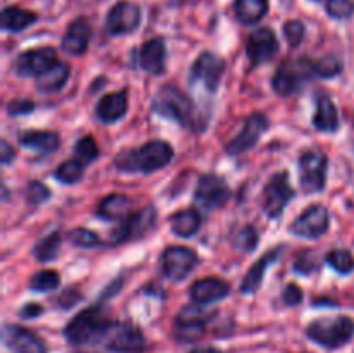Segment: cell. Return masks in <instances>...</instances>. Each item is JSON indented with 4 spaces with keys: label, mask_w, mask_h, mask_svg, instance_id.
<instances>
[{
    "label": "cell",
    "mask_w": 354,
    "mask_h": 353,
    "mask_svg": "<svg viewBox=\"0 0 354 353\" xmlns=\"http://www.w3.org/2000/svg\"><path fill=\"white\" fill-rule=\"evenodd\" d=\"M173 158V149L165 141H152L142 145L137 151L121 152L116 159V166L124 172L152 173L165 168Z\"/></svg>",
    "instance_id": "6da1fadb"
},
{
    "label": "cell",
    "mask_w": 354,
    "mask_h": 353,
    "mask_svg": "<svg viewBox=\"0 0 354 353\" xmlns=\"http://www.w3.org/2000/svg\"><path fill=\"white\" fill-rule=\"evenodd\" d=\"M113 322L106 317L102 308L92 307L80 311L64 329V336L71 345H90L106 338Z\"/></svg>",
    "instance_id": "7a4b0ae2"
},
{
    "label": "cell",
    "mask_w": 354,
    "mask_h": 353,
    "mask_svg": "<svg viewBox=\"0 0 354 353\" xmlns=\"http://www.w3.org/2000/svg\"><path fill=\"white\" fill-rule=\"evenodd\" d=\"M152 111L169 120H175L183 127L194 128L196 125V106L187 93L175 87H165L159 90L152 102Z\"/></svg>",
    "instance_id": "3957f363"
},
{
    "label": "cell",
    "mask_w": 354,
    "mask_h": 353,
    "mask_svg": "<svg viewBox=\"0 0 354 353\" xmlns=\"http://www.w3.org/2000/svg\"><path fill=\"white\" fill-rule=\"evenodd\" d=\"M306 334L308 338L325 348H341L346 343L351 341L354 336V320L346 315L334 318H320L308 325Z\"/></svg>",
    "instance_id": "277c9868"
},
{
    "label": "cell",
    "mask_w": 354,
    "mask_h": 353,
    "mask_svg": "<svg viewBox=\"0 0 354 353\" xmlns=\"http://www.w3.org/2000/svg\"><path fill=\"white\" fill-rule=\"evenodd\" d=\"M313 75H317L313 61L297 59V61L283 62L273 76V90L283 97L294 96L310 82Z\"/></svg>",
    "instance_id": "5b68a950"
},
{
    "label": "cell",
    "mask_w": 354,
    "mask_h": 353,
    "mask_svg": "<svg viewBox=\"0 0 354 353\" xmlns=\"http://www.w3.org/2000/svg\"><path fill=\"white\" fill-rule=\"evenodd\" d=\"M327 156L322 151H308L299 158V180L306 194L320 192L327 182Z\"/></svg>",
    "instance_id": "8992f818"
},
{
    "label": "cell",
    "mask_w": 354,
    "mask_h": 353,
    "mask_svg": "<svg viewBox=\"0 0 354 353\" xmlns=\"http://www.w3.org/2000/svg\"><path fill=\"white\" fill-rule=\"evenodd\" d=\"M197 265V255L185 246H169L161 255L162 275L169 280H183Z\"/></svg>",
    "instance_id": "52a82bcc"
},
{
    "label": "cell",
    "mask_w": 354,
    "mask_h": 353,
    "mask_svg": "<svg viewBox=\"0 0 354 353\" xmlns=\"http://www.w3.org/2000/svg\"><path fill=\"white\" fill-rule=\"evenodd\" d=\"M142 21V10L137 3L133 2H118L109 10L106 19V30L107 33L113 37H120V35L133 33Z\"/></svg>",
    "instance_id": "ba28073f"
},
{
    "label": "cell",
    "mask_w": 354,
    "mask_h": 353,
    "mask_svg": "<svg viewBox=\"0 0 354 353\" xmlns=\"http://www.w3.org/2000/svg\"><path fill=\"white\" fill-rule=\"evenodd\" d=\"M294 197V190L289 183V176L286 172L277 173L270 179L265 187V201L263 210L270 218H279L286 210L287 203Z\"/></svg>",
    "instance_id": "9c48e42d"
},
{
    "label": "cell",
    "mask_w": 354,
    "mask_h": 353,
    "mask_svg": "<svg viewBox=\"0 0 354 353\" xmlns=\"http://www.w3.org/2000/svg\"><path fill=\"white\" fill-rule=\"evenodd\" d=\"M57 52L52 47L33 48V51H24L17 55L14 62V69L19 76H40L45 71L57 64Z\"/></svg>",
    "instance_id": "30bf717a"
},
{
    "label": "cell",
    "mask_w": 354,
    "mask_h": 353,
    "mask_svg": "<svg viewBox=\"0 0 354 353\" xmlns=\"http://www.w3.org/2000/svg\"><path fill=\"white\" fill-rule=\"evenodd\" d=\"M225 71V61L214 52H203L190 69L192 83H203L209 92H216L221 75Z\"/></svg>",
    "instance_id": "8fae6325"
},
{
    "label": "cell",
    "mask_w": 354,
    "mask_h": 353,
    "mask_svg": "<svg viewBox=\"0 0 354 353\" xmlns=\"http://www.w3.org/2000/svg\"><path fill=\"white\" fill-rule=\"evenodd\" d=\"M328 211L322 204H313L290 225V232L304 239H317L328 230Z\"/></svg>",
    "instance_id": "7c38bea8"
},
{
    "label": "cell",
    "mask_w": 354,
    "mask_h": 353,
    "mask_svg": "<svg viewBox=\"0 0 354 353\" xmlns=\"http://www.w3.org/2000/svg\"><path fill=\"white\" fill-rule=\"evenodd\" d=\"M279 40L272 28H258L249 35L248 40V57L251 66H259L270 62L279 52Z\"/></svg>",
    "instance_id": "4fadbf2b"
},
{
    "label": "cell",
    "mask_w": 354,
    "mask_h": 353,
    "mask_svg": "<svg viewBox=\"0 0 354 353\" xmlns=\"http://www.w3.org/2000/svg\"><path fill=\"white\" fill-rule=\"evenodd\" d=\"M228 197H230V189L221 176H201L196 190V203L201 204L204 210H216V208L223 206Z\"/></svg>",
    "instance_id": "5bb4252c"
},
{
    "label": "cell",
    "mask_w": 354,
    "mask_h": 353,
    "mask_svg": "<svg viewBox=\"0 0 354 353\" xmlns=\"http://www.w3.org/2000/svg\"><path fill=\"white\" fill-rule=\"evenodd\" d=\"M211 317V314H207L206 310H203L201 307H185L180 315L176 317L175 322V334L180 341H197L199 338H203L204 334V324H206L207 318Z\"/></svg>",
    "instance_id": "9a60e30c"
},
{
    "label": "cell",
    "mask_w": 354,
    "mask_h": 353,
    "mask_svg": "<svg viewBox=\"0 0 354 353\" xmlns=\"http://www.w3.org/2000/svg\"><path fill=\"white\" fill-rule=\"evenodd\" d=\"M107 348L118 353H140L145 348V338L135 325L113 324L107 332Z\"/></svg>",
    "instance_id": "2e32d148"
},
{
    "label": "cell",
    "mask_w": 354,
    "mask_h": 353,
    "mask_svg": "<svg viewBox=\"0 0 354 353\" xmlns=\"http://www.w3.org/2000/svg\"><path fill=\"white\" fill-rule=\"evenodd\" d=\"M266 128H268V118L265 114H251L248 118V121H245L241 134L227 144V152L228 154H242V152H248L249 149H252L258 144L259 137L265 134Z\"/></svg>",
    "instance_id": "e0dca14e"
},
{
    "label": "cell",
    "mask_w": 354,
    "mask_h": 353,
    "mask_svg": "<svg viewBox=\"0 0 354 353\" xmlns=\"http://www.w3.org/2000/svg\"><path fill=\"white\" fill-rule=\"evenodd\" d=\"M156 224V208L145 206L138 213L130 215L127 220L121 221L120 227L114 228L113 232V242H124L137 239L144 235L145 232L151 230Z\"/></svg>",
    "instance_id": "ac0fdd59"
},
{
    "label": "cell",
    "mask_w": 354,
    "mask_h": 353,
    "mask_svg": "<svg viewBox=\"0 0 354 353\" xmlns=\"http://www.w3.org/2000/svg\"><path fill=\"white\" fill-rule=\"evenodd\" d=\"M3 345L12 353H47L41 339L35 332L19 325H9L3 327L2 332Z\"/></svg>",
    "instance_id": "d6986e66"
},
{
    "label": "cell",
    "mask_w": 354,
    "mask_h": 353,
    "mask_svg": "<svg viewBox=\"0 0 354 353\" xmlns=\"http://www.w3.org/2000/svg\"><path fill=\"white\" fill-rule=\"evenodd\" d=\"M230 293V286L225 280L216 279V277H207V279H199L190 286V300L197 305L214 303L218 300H223Z\"/></svg>",
    "instance_id": "ffe728a7"
},
{
    "label": "cell",
    "mask_w": 354,
    "mask_h": 353,
    "mask_svg": "<svg viewBox=\"0 0 354 353\" xmlns=\"http://www.w3.org/2000/svg\"><path fill=\"white\" fill-rule=\"evenodd\" d=\"M92 38V26L85 17H78L68 26L62 38V51L71 55H82L88 48Z\"/></svg>",
    "instance_id": "44dd1931"
},
{
    "label": "cell",
    "mask_w": 354,
    "mask_h": 353,
    "mask_svg": "<svg viewBox=\"0 0 354 353\" xmlns=\"http://www.w3.org/2000/svg\"><path fill=\"white\" fill-rule=\"evenodd\" d=\"M166 45L162 38H152L147 44L142 45L138 52V62L140 68L149 75H161L165 71Z\"/></svg>",
    "instance_id": "7402d4cb"
},
{
    "label": "cell",
    "mask_w": 354,
    "mask_h": 353,
    "mask_svg": "<svg viewBox=\"0 0 354 353\" xmlns=\"http://www.w3.org/2000/svg\"><path fill=\"white\" fill-rule=\"evenodd\" d=\"M280 255H282V248H277V249H272V251L265 253V255H263L261 258H259L258 262L248 270V273H245L241 286L242 293L244 294L256 293V291L259 289V286H261L263 279H265V273L266 270H268V266L273 265V263L279 260Z\"/></svg>",
    "instance_id": "603a6c76"
},
{
    "label": "cell",
    "mask_w": 354,
    "mask_h": 353,
    "mask_svg": "<svg viewBox=\"0 0 354 353\" xmlns=\"http://www.w3.org/2000/svg\"><path fill=\"white\" fill-rule=\"evenodd\" d=\"M128 93L124 90L104 96L97 104V116L104 123H114L127 114Z\"/></svg>",
    "instance_id": "cb8c5ba5"
},
{
    "label": "cell",
    "mask_w": 354,
    "mask_h": 353,
    "mask_svg": "<svg viewBox=\"0 0 354 353\" xmlns=\"http://www.w3.org/2000/svg\"><path fill=\"white\" fill-rule=\"evenodd\" d=\"M97 215L104 220H127L131 215V201L123 194H111L97 206Z\"/></svg>",
    "instance_id": "d4e9b609"
},
{
    "label": "cell",
    "mask_w": 354,
    "mask_h": 353,
    "mask_svg": "<svg viewBox=\"0 0 354 353\" xmlns=\"http://www.w3.org/2000/svg\"><path fill=\"white\" fill-rule=\"evenodd\" d=\"M313 125L317 130L320 132H335L339 128V116L337 107H335L334 100L322 93L317 99V111L313 116Z\"/></svg>",
    "instance_id": "484cf974"
},
{
    "label": "cell",
    "mask_w": 354,
    "mask_h": 353,
    "mask_svg": "<svg viewBox=\"0 0 354 353\" xmlns=\"http://www.w3.org/2000/svg\"><path fill=\"white\" fill-rule=\"evenodd\" d=\"M19 142L24 147H30L38 152H54L59 147L61 141L54 132H38L30 130L19 135Z\"/></svg>",
    "instance_id": "4316f807"
},
{
    "label": "cell",
    "mask_w": 354,
    "mask_h": 353,
    "mask_svg": "<svg viewBox=\"0 0 354 353\" xmlns=\"http://www.w3.org/2000/svg\"><path fill=\"white\" fill-rule=\"evenodd\" d=\"M201 215L196 210H182L178 213L171 215L169 218V225H171V230L175 235L180 237H192L197 230L201 228Z\"/></svg>",
    "instance_id": "83f0119b"
},
{
    "label": "cell",
    "mask_w": 354,
    "mask_h": 353,
    "mask_svg": "<svg viewBox=\"0 0 354 353\" xmlns=\"http://www.w3.org/2000/svg\"><path fill=\"white\" fill-rule=\"evenodd\" d=\"M235 17L244 24H254L268 12V0H235Z\"/></svg>",
    "instance_id": "f1b7e54d"
},
{
    "label": "cell",
    "mask_w": 354,
    "mask_h": 353,
    "mask_svg": "<svg viewBox=\"0 0 354 353\" xmlns=\"http://www.w3.org/2000/svg\"><path fill=\"white\" fill-rule=\"evenodd\" d=\"M69 78V68L64 62H57L48 71L37 78V89L44 93H52L61 90Z\"/></svg>",
    "instance_id": "f546056e"
},
{
    "label": "cell",
    "mask_w": 354,
    "mask_h": 353,
    "mask_svg": "<svg viewBox=\"0 0 354 353\" xmlns=\"http://www.w3.org/2000/svg\"><path fill=\"white\" fill-rule=\"evenodd\" d=\"M38 16L19 7H6L2 12V28L6 31H23L35 23Z\"/></svg>",
    "instance_id": "4dcf8cb0"
},
{
    "label": "cell",
    "mask_w": 354,
    "mask_h": 353,
    "mask_svg": "<svg viewBox=\"0 0 354 353\" xmlns=\"http://www.w3.org/2000/svg\"><path fill=\"white\" fill-rule=\"evenodd\" d=\"M59 251H61V234L52 232L35 246L33 255L38 262H52L59 255Z\"/></svg>",
    "instance_id": "1f68e13d"
},
{
    "label": "cell",
    "mask_w": 354,
    "mask_h": 353,
    "mask_svg": "<svg viewBox=\"0 0 354 353\" xmlns=\"http://www.w3.org/2000/svg\"><path fill=\"white\" fill-rule=\"evenodd\" d=\"M85 163L82 159H68L55 170V179L62 183H76L82 180L83 172H85Z\"/></svg>",
    "instance_id": "d6a6232c"
},
{
    "label": "cell",
    "mask_w": 354,
    "mask_h": 353,
    "mask_svg": "<svg viewBox=\"0 0 354 353\" xmlns=\"http://www.w3.org/2000/svg\"><path fill=\"white\" fill-rule=\"evenodd\" d=\"M61 284V275L54 270H41L37 272L30 279V289L37 291V293H47V291H54Z\"/></svg>",
    "instance_id": "836d02e7"
},
{
    "label": "cell",
    "mask_w": 354,
    "mask_h": 353,
    "mask_svg": "<svg viewBox=\"0 0 354 353\" xmlns=\"http://www.w3.org/2000/svg\"><path fill=\"white\" fill-rule=\"evenodd\" d=\"M327 263L339 273H349L354 270V258L348 249H334L327 255Z\"/></svg>",
    "instance_id": "e575fe53"
},
{
    "label": "cell",
    "mask_w": 354,
    "mask_h": 353,
    "mask_svg": "<svg viewBox=\"0 0 354 353\" xmlns=\"http://www.w3.org/2000/svg\"><path fill=\"white\" fill-rule=\"evenodd\" d=\"M68 241L71 242L76 248H95L97 244H100L99 235L93 234L92 230H86V228H75L68 234Z\"/></svg>",
    "instance_id": "d590c367"
},
{
    "label": "cell",
    "mask_w": 354,
    "mask_h": 353,
    "mask_svg": "<svg viewBox=\"0 0 354 353\" xmlns=\"http://www.w3.org/2000/svg\"><path fill=\"white\" fill-rule=\"evenodd\" d=\"M313 64L315 73L318 76H324V78H332V76L339 75L342 69L341 61L335 55H328V57L320 59V61H313Z\"/></svg>",
    "instance_id": "8d00e7d4"
},
{
    "label": "cell",
    "mask_w": 354,
    "mask_h": 353,
    "mask_svg": "<svg viewBox=\"0 0 354 353\" xmlns=\"http://www.w3.org/2000/svg\"><path fill=\"white\" fill-rule=\"evenodd\" d=\"M97 156H99V149H97V144L93 142L92 137H85L82 141H78V144L75 147V158L82 159L85 165H88Z\"/></svg>",
    "instance_id": "74e56055"
},
{
    "label": "cell",
    "mask_w": 354,
    "mask_h": 353,
    "mask_svg": "<svg viewBox=\"0 0 354 353\" xmlns=\"http://www.w3.org/2000/svg\"><path fill=\"white\" fill-rule=\"evenodd\" d=\"M235 248L241 249V251H252L258 244V232L252 225H248V227L242 228L237 235H235L234 241Z\"/></svg>",
    "instance_id": "f35d334b"
},
{
    "label": "cell",
    "mask_w": 354,
    "mask_h": 353,
    "mask_svg": "<svg viewBox=\"0 0 354 353\" xmlns=\"http://www.w3.org/2000/svg\"><path fill=\"white\" fill-rule=\"evenodd\" d=\"M327 12L334 19H348L354 14V2L353 0H328Z\"/></svg>",
    "instance_id": "ab89813d"
},
{
    "label": "cell",
    "mask_w": 354,
    "mask_h": 353,
    "mask_svg": "<svg viewBox=\"0 0 354 353\" xmlns=\"http://www.w3.org/2000/svg\"><path fill=\"white\" fill-rule=\"evenodd\" d=\"M304 33H306V28H304V24L301 21L292 19L283 24V35H286L290 47H297L303 42Z\"/></svg>",
    "instance_id": "60d3db41"
},
{
    "label": "cell",
    "mask_w": 354,
    "mask_h": 353,
    "mask_svg": "<svg viewBox=\"0 0 354 353\" xmlns=\"http://www.w3.org/2000/svg\"><path fill=\"white\" fill-rule=\"evenodd\" d=\"M26 197L31 204H41L50 197V190L40 182H30L26 187Z\"/></svg>",
    "instance_id": "b9f144b4"
},
{
    "label": "cell",
    "mask_w": 354,
    "mask_h": 353,
    "mask_svg": "<svg viewBox=\"0 0 354 353\" xmlns=\"http://www.w3.org/2000/svg\"><path fill=\"white\" fill-rule=\"evenodd\" d=\"M282 300L283 303L290 305V307L299 305L301 300H303V291H301L296 284H289V286H286V289H283Z\"/></svg>",
    "instance_id": "7bdbcfd3"
},
{
    "label": "cell",
    "mask_w": 354,
    "mask_h": 353,
    "mask_svg": "<svg viewBox=\"0 0 354 353\" xmlns=\"http://www.w3.org/2000/svg\"><path fill=\"white\" fill-rule=\"evenodd\" d=\"M35 107V104L31 100L24 99V100H14V102L9 104L7 111H9L10 116H19V114H26L31 113Z\"/></svg>",
    "instance_id": "ee69618b"
},
{
    "label": "cell",
    "mask_w": 354,
    "mask_h": 353,
    "mask_svg": "<svg viewBox=\"0 0 354 353\" xmlns=\"http://www.w3.org/2000/svg\"><path fill=\"white\" fill-rule=\"evenodd\" d=\"M0 152H2V156H0V159H2V165H9L10 159L16 158V151L12 149V145L9 144L7 141H2L0 142Z\"/></svg>",
    "instance_id": "f6af8a7d"
},
{
    "label": "cell",
    "mask_w": 354,
    "mask_h": 353,
    "mask_svg": "<svg viewBox=\"0 0 354 353\" xmlns=\"http://www.w3.org/2000/svg\"><path fill=\"white\" fill-rule=\"evenodd\" d=\"M41 311H44V308H41L40 305H28V307H24L23 310H21V317L24 318L37 317V315H40Z\"/></svg>",
    "instance_id": "bcb514c9"
},
{
    "label": "cell",
    "mask_w": 354,
    "mask_h": 353,
    "mask_svg": "<svg viewBox=\"0 0 354 353\" xmlns=\"http://www.w3.org/2000/svg\"><path fill=\"white\" fill-rule=\"evenodd\" d=\"M192 353H221V352L216 348H197V350H194Z\"/></svg>",
    "instance_id": "7dc6e473"
}]
</instances>
